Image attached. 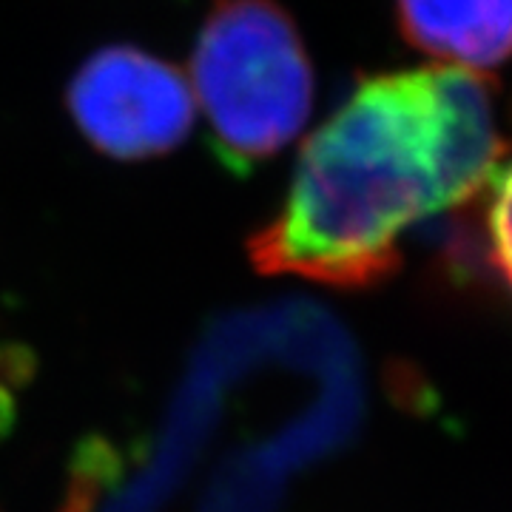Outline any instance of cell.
Segmentation results:
<instances>
[{"label": "cell", "mask_w": 512, "mask_h": 512, "mask_svg": "<svg viewBox=\"0 0 512 512\" xmlns=\"http://www.w3.org/2000/svg\"><path fill=\"white\" fill-rule=\"evenodd\" d=\"M487 188H490V208H487L490 254L512 291V165L498 168Z\"/></svg>", "instance_id": "cell-6"}, {"label": "cell", "mask_w": 512, "mask_h": 512, "mask_svg": "<svg viewBox=\"0 0 512 512\" xmlns=\"http://www.w3.org/2000/svg\"><path fill=\"white\" fill-rule=\"evenodd\" d=\"M191 92L222 168L245 177L305 128L313 66L276 0H217L191 55Z\"/></svg>", "instance_id": "cell-2"}, {"label": "cell", "mask_w": 512, "mask_h": 512, "mask_svg": "<svg viewBox=\"0 0 512 512\" xmlns=\"http://www.w3.org/2000/svg\"><path fill=\"white\" fill-rule=\"evenodd\" d=\"M117 478V456L100 436H89L72 458V481L60 512H92L97 495Z\"/></svg>", "instance_id": "cell-5"}, {"label": "cell", "mask_w": 512, "mask_h": 512, "mask_svg": "<svg viewBox=\"0 0 512 512\" xmlns=\"http://www.w3.org/2000/svg\"><path fill=\"white\" fill-rule=\"evenodd\" d=\"M15 421H18V402L12 396L9 384L0 382V441L15 430Z\"/></svg>", "instance_id": "cell-7"}, {"label": "cell", "mask_w": 512, "mask_h": 512, "mask_svg": "<svg viewBox=\"0 0 512 512\" xmlns=\"http://www.w3.org/2000/svg\"><path fill=\"white\" fill-rule=\"evenodd\" d=\"M66 103L80 134L111 160L163 157L194 126L185 74L134 46L97 49L69 80Z\"/></svg>", "instance_id": "cell-3"}, {"label": "cell", "mask_w": 512, "mask_h": 512, "mask_svg": "<svg viewBox=\"0 0 512 512\" xmlns=\"http://www.w3.org/2000/svg\"><path fill=\"white\" fill-rule=\"evenodd\" d=\"M501 154L487 74L439 63L365 77L302 146L248 259L259 274L373 288L399 271L404 231L473 200Z\"/></svg>", "instance_id": "cell-1"}, {"label": "cell", "mask_w": 512, "mask_h": 512, "mask_svg": "<svg viewBox=\"0 0 512 512\" xmlns=\"http://www.w3.org/2000/svg\"><path fill=\"white\" fill-rule=\"evenodd\" d=\"M396 20L441 66L484 74L512 57V0H396Z\"/></svg>", "instance_id": "cell-4"}]
</instances>
